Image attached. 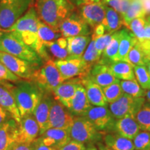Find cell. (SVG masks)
Wrapping results in <instances>:
<instances>
[{"label": "cell", "mask_w": 150, "mask_h": 150, "mask_svg": "<svg viewBox=\"0 0 150 150\" xmlns=\"http://www.w3.org/2000/svg\"><path fill=\"white\" fill-rule=\"evenodd\" d=\"M35 7L31 6L27 12L17 20L16 23L6 31L18 36L28 46L32 48L42 59H50L47 52L40 45L38 36V24L39 21Z\"/></svg>", "instance_id": "1"}, {"label": "cell", "mask_w": 150, "mask_h": 150, "mask_svg": "<svg viewBox=\"0 0 150 150\" xmlns=\"http://www.w3.org/2000/svg\"><path fill=\"white\" fill-rule=\"evenodd\" d=\"M15 83L8 82V86L14 96L21 117L33 114L40 102L45 92L31 80L21 79Z\"/></svg>", "instance_id": "2"}, {"label": "cell", "mask_w": 150, "mask_h": 150, "mask_svg": "<svg viewBox=\"0 0 150 150\" xmlns=\"http://www.w3.org/2000/svg\"><path fill=\"white\" fill-rule=\"evenodd\" d=\"M35 8L40 20L58 29L60 23L72 14L73 6L69 0H36Z\"/></svg>", "instance_id": "3"}, {"label": "cell", "mask_w": 150, "mask_h": 150, "mask_svg": "<svg viewBox=\"0 0 150 150\" xmlns=\"http://www.w3.org/2000/svg\"><path fill=\"white\" fill-rule=\"evenodd\" d=\"M0 52L16 56L37 65H40L42 62V58L32 48L13 33L8 31H3L0 35Z\"/></svg>", "instance_id": "4"}, {"label": "cell", "mask_w": 150, "mask_h": 150, "mask_svg": "<svg viewBox=\"0 0 150 150\" xmlns=\"http://www.w3.org/2000/svg\"><path fill=\"white\" fill-rule=\"evenodd\" d=\"M33 0H0V29L6 31L32 6Z\"/></svg>", "instance_id": "5"}, {"label": "cell", "mask_w": 150, "mask_h": 150, "mask_svg": "<svg viewBox=\"0 0 150 150\" xmlns=\"http://www.w3.org/2000/svg\"><path fill=\"white\" fill-rule=\"evenodd\" d=\"M31 81H33L44 92L50 93L65 80L56 66L55 61L50 59L45 62L42 66L38 67Z\"/></svg>", "instance_id": "6"}, {"label": "cell", "mask_w": 150, "mask_h": 150, "mask_svg": "<svg viewBox=\"0 0 150 150\" xmlns=\"http://www.w3.org/2000/svg\"><path fill=\"white\" fill-rule=\"evenodd\" d=\"M71 140L81 143L92 144L99 142L102 135L95 126L84 116H76L70 129Z\"/></svg>", "instance_id": "7"}, {"label": "cell", "mask_w": 150, "mask_h": 150, "mask_svg": "<svg viewBox=\"0 0 150 150\" xmlns=\"http://www.w3.org/2000/svg\"><path fill=\"white\" fill-rule=\"evenodd\" d=\"M145 97H133L123 93L115 102L109 104L108 108L115 120L120 119L127 115L136 116L143 104L145 103Z\"/></svg>", "instance_id": "8"}, {"label": "cell", "mask_w": 150, "mask_h": 150, "mask_svg": "<svg viewBox=\"0 0 150 150\" xmlns=\"http://www.w3.org/2000/svg\"><path fill=\"white\" fill-rule=\"evenodd\" d=\"M0 62L11 72L24 80H32L34 72L39 67V65L2 52H0Z\"/></svg>", "instance_id": "9"}, {"label": "cell", "mask_w": 150, "mask_h": 150, "mask_svg": "<svg viewBox=\"0 0 150 150\" xmlns=\"http://www.w3.org/2000/svg\"><path fill=\"white\" fill-rule=\"evenodd\" d=\"M55 63L65 81L74 78L84 79L92 68L82 58L67 57L64 60L55 61Z\"/></svg>", "instance_id": "10"}, {"label": "cell", "mask_w": 150, "mask_h": 150, "mask_svg": "<svg viewBox=\"0 0 150 150\" xmlns=\"http://www.w3.org/2000/svg\"><path fill=\"white\" fill-rule=\"evenodd\" d=\"M74 118V115L69 110L54 97L50 108L47 129L55 128L70 130Z\"/></svg>", "instance_id": "11"}, {"label": "cell", "mask_w": 150, "mask_h": 150, "mask_svg": "<svg viewBox=\"0 0 150 150\" xmlns=\"http://www.w3.org/2000/svg\"><path fill=\"white\" fill-rule=\"evenodd\" d=\"M99 131L112 130L115 119L108 106H91L84 115Z\"/></svg>", "instance_id": "12"}, {"label": "cell", "mask_w": 150, "mask_h": 150, "mask_svg": "<svg viewBox=\"0 0 150 150\" xmlns=\"http://www.w3.org/2000/svg\"><path fill=\"white\" fill-rule=\"evenodd\" d=\"M91 27L84 20L75 14H71L62 21L58 29L62 36L70 38L79 35H89L91 33Z\"/></svg>", "instance_id": "13"}, {"label": "cell", "mask_w": 150, "mask_h": 150, "mask_svg": "<svg viewBox=\"0 0 150 150\" xmlns=\"http://www.w3.org/2000/svg\"><path fill=\"white\" fill-rule=\"evenodd\" d=\"M40 136V128L33 114L22 116L18 124L16 142L32 143Z\"/></svg>", "instance_id": "14"}, {"label": "cell", "mask_w": 150, "mask_h": 150, "mask_svg": "<svg viewBox=\"0 0 150 150\" xmlns=\"http://www.w3.org/2000/svg\"><path fill=\"white\" fill-rule=\"evenodd\" d=\"M80 83L81 79L79 78L64 81L52 92L54 99L69 109L74 97L78 84Z\"/></svg>", "instance_id": "15"}, {"label": "cell", "mask_w": 150, "mask_h": 150, "mask_svg": "<svg viewBox=\"0 0 150 150\" xmlns=\"http://www.w3.org/2000/svg\"><path fill=\"white\" fill-rule=\"evenodd\" d=\"M42 144L56 150L66 145L71 140L70 130L62 129H49L38 138Z\"/></svg>", "instance_id": "16"}, {"label": "cell", "mask_w": 150, "mask_h": 150, "mask_svg": "<svg viewBox=\"0 0 150 150\" xmlns=\"http://www.w3.org/2000/svg\"><path fill=\"white\" fill-rule=\"evenodd\" d=\"M80 16L91 28L102 24L105 18L104 3H93L81 6Z\"/></svg>", "instance_id": "17"}, {"label": "cell", "mask_w": 150, "mask_h": 150, "mask_svg": "<svg viewBox=\"0 0 150 150\" xmlns=\"http://www.w3.org/2000/svg\"><path fill=\"white\" fill-rule=\"evenodd\" d=\"M85 78L88 79L102 88L119 81L112 74L108 65L101 64L99 63H96L92 67L88 76Z\"/></svg>", "instance_id": "18"}, {"label": "cell", "mask_w": 150, "mask_h": 150, "mask_svg": "<svg viewBox=\"0 0 150 150\" xmlns=\"http://www.w3.org/2000/svg\"><path fill=\"white\" fill-rule=\"evenodd\" d=\"M54 97L50 93L45 92L40 102L38 105L33 115L40 128V136L47 130L50 108Z\"/></svg>", "instance_id": "19"}, {"label": "cell", "mask_w": 150, "mask_h": 150, "mask_svg": "<svg viewBox=\"0 0 150 150\" xmlns=\"http://www.w3.org/2000/svg\"><path fill=\"white\" fill-rule=\"evenodd\" d=\"M0 106L7 110L11 117L19 123L21 115L17 106L14 96L9 88L8 81H0Z\"/></svg>", "instance_id": "20"}, {"label": "cell", "mask_w": 150, "mask_h": 150, "mask_svg": "<svg viewBox=\"0 0 150 150\" xmlns=\"http://www.w3.org/2000/svg\"><path fill=\"white\" fill-rule=\"evenodd\" d=\"M112 130L116 134L133 140L140 132V128L136 120V116L127 115L120 119L115 120Z\"/></svg>", "instance_id": "21"}, {"label": "cell", "mask_w": 150, "mask_h": 150, "mask_svg": "<svg viewBox=\"0 0 150 150\" xmlns=\"http://www.w3.org/2000/svg\"><path fill=\"white\" fill-rule=\"evenodd\" d=\"M18 123L12 117L0 127V150H11L17 140Z\"/></svg>", "instance_id": "22"}, {"label": "cell", "mask_w": 150, "mask_h": 150, "mask_svg": "<svg viewBox=\"0 0 150 150\" xmlns=\"http://www.w3.org/2000/svg\"><path fill=\"white\" fill-rule=\"evenodd\" d=\"M92 105L88 99L85 88L81 84V82L78 84L76 93L71 103L69 111L75 116H84Z\"/></svg>", "instance_id": "23"}, {"label": "cell", "mask_w": 150, "mask_h": 150, "mask_svg": "<svg viewBox=\"0 0 150 150\" xmlns=\"http://www.w3.org/2000/svg\"><path fill=\"white\" fill-rule=\"evenodd\" d=\"M81 84L85 88L86 95L92 106H107L108 102L104 96L102 88L97 84L93 83L88 79H81Z\"/></svg>", "instance_id": "24"}, {"label": "cell", "mask_w": 150, "mask_h": 150, "mask_svg": "<svg viewBox=\"0 0 150 150\" xmlns=\"http://www.w3.org/2000/svg\"><path fill=\"white\" fill-rule=\"evenodd\" d=\"M91 40V36L90 35H79L67 38L68 57L82 58Z\"/></svg>", "instance_id": "25"}, {"label": "cell", "mask_w": 150, "mask_h": 150, "mask_svg": "<svg viewBox=\"0 0 150 150\" xmlns=\"http://www.w3.org/2000/svg\"><path fill=\"white\" fill-rule=\"evenodd\" d=\"M120 39V31H115L112 33V40L102 54L99 62V63L109 65L112 63L117 61Z\"/></svg>", "instance_id": "26"}, {"label": "cell", "mask_w": 150, "mask_h": 150, "mask_svg": "<svg viewBox=\"0 0 150 150\" xmlns=\"http://www.w3.org/2000/svg\"><path fill=\"white\" fill-rule=\"evenodd\" d=\"M103 140L104 145L112 150H135L132 140L116 133L105 135Z\"/></svg>", "instance_id": "27"}, {"label": "cell", "mask_w": 150, "mask_h": 150, "mask_svg": "<svg viewBox=\"0 0 150 150\" xmlns=\"http://www.w3.org/2000/svg\"><path fill=\"white\" fill-rule=\"evenodd\" d=\"M104 7L106 14L102 24L104 25L106 31L108 33H112L119 31L122 26L124 27L123 18L111 7L106 4H104Z\"/></svg>", "instance_id": "28"}, {"label": "cell", "mask_w": 150, "mask_h": 150, "mask_svg": "<svg viewBox=\"0 0 150 150\" xmlns=\"http://www.w3.org/2000/svg\"><path fill=\"white\" fill-rule=\"evenodd\" d=\"M138 39L134 33L127 29L120 30L119 51L117 54V61H125L127 56L131 48L138 42Z\"/></svg>", "instance_id": "29"}, {"label": "cell", "mask_w": 150, "mask_h": 150, "mask_svg": "<svg viewBox=\"0 0 150 150\" xmlns=\"http://www.w3.org/2000/svg\"><path fill=\"white\" fill-rule=\"evenodd\" d=\"M38 36L41 47L46 50L45 45L57 40L58 38L62 37V34L58 29L50 27L39 20L38 24Z\"/></svg>", "instance_id": "30"}, {"label": "cell", "mask_w": 150, "mask_h": 150, "mask_svg": "<svg viewBox=\"0 0 150 150\" xmlns=\"http://www.w3.org/2000/svg\"><path fill=\"white\" fill-rule=\"evenodd\" d=\"M47 52H49L56 61L64 60L69 56L67 51V40L66 38L61 37L57 40L45 45Z\"/></svg>", "instance_id": "31"}, {"label": "cell", "mask_w": 150, "mask_h": 150, "mask_svg": "<svg viewBox=\"0 0 150 150\" xmlns=\"http://www.w3.org/2000/svg\"><path fill=\"white\" fill-rule=\"evenodd\" d=\"M110 67L112 74L119 80H136L134 67L125 61H116L112 63Z\"/></svg>", "instance_id": "32"}, {"label": "cell", "mask_w": 150, "mask_h": 150, "mask_svg": "<svg viewBox=\"0 0 150 150\" xmlns=\"http://www.w3.org/2000/svg\"><path fill=\"white\" fill-rule=\"evenodd\" d=\"M145 16L146 13L144 10L142 0H132L129 10L123 17L124 27L128 29L129 24L133 20L138 18H145Z\"/></svg>", "instance_id": "33"}, {"label": "cell", "mask_w": 150, "mask_h": 150, "mask_svg": "<svg viewBox=\"0 0 150 150\" xmlns=\"http://www.w3.org/2000/svg\"><path fill=\"white\" fill-rule=\"evenodd\" d=\"M120 83L124 93H126L135 98L145 96L146 91L140 87L136 80H122L120 81Z\"/></svg>", "instance_id": "34"}, {"label": "cell", "mask_w": 150, "mask_h": 150, "mask_svg": "<svg viewBox=\"0 0 150 150\" xmlns=\"http://www.w3.org/2000/svg\"><path fill=\"white\" fill-rule=\"evenodd\" d=\"M125 62L129 63L133 67L145 66L146 62L145 56L140 46L139 41H138L136 44L131 49L127 54Z\"/></svg>", "instance_id": "35"}, {"label": "cell", "mask_w": 150, "mask_h": 150, "mask_svg": "<svg viewBox=\"0 0 150 150\" xmlns=\"http://www.w3.org/2000/svg\"><path fill=\"white\" fill-rule=\"evenodd\" d=\"M140 130L150 132V102L145 103L136 115Z\"/></svg>", "instance_id": "36"}, {"label": "cell", "mask_w": 150, "mask_h": 150, "mask_svg": "<svg viewBox=\"0 0 150 150\" xmlns=\"http://www.w3.org/2000/svg\"><path fill=\"white\" fill-rule=\"evenodd\" d=\"M95 39L91 35V42L86 48V51L82 56V59L86 62L90 67H93L94 65L98 63L100 60L101 55H99L98 52L97 51L95 45Z\"/></svg>", "instance_id": "37"}, {"label": "cell", "mask_w": 150, "mask_h": 150, "mask_svg": "<svg viewBox=\"0 0 150 150\" xmlns=\"http://www.w3.org/2000/svg\"><path fill=\"white\" fill-rule=\"evenodd\" d=\"M120 81V80L102 88L104 96L106 97L108 104H110V103L115 102L124 93L122 90Z\"/></svg>", "instance_id": "38"}, {"label": "cell", "mask_w": 150, "mask_h": 150, "mask_svg": "<svg viewBox=\"0 0 150 150\" xmlns=\"http://www.w3.org/2000/svg\"><path fill=\"white\" fill-rule=\"evenodd\" d=\"M146 20L145 18H138L133 20L129 24L128 29L131 30L139 42H143L145 39V27Z\"/></svg>", "instance_id": "39"}, {"label": "cell", "mask_w": 150, "mask_h": 150, "mask_svg": "<svg viewBox=\"0 0 150 150\" xmlns=\"http://www.w3.org/2000/svg\"><path fill=\"white\" fill-rule=\"evenodd\" d=\"M134 74L136 81L142 89L147 91L150 89V74L146 66H134Z\"/></svg>", "instance_id": "40"}, {"label": "cell", "mask_w": 150, "mask_h": 150, "mask_svg": "<svg viewBox=\"0 0 150 150\" xmlns=\"http://www.w3.org/2000/svg\"><path fill=\"white\" fill-rule=\"evenodd\" d=\"M132 140L136 150H150V132L149 131H140Z\"/></svg>", "instance_id": "41"}, {"label": "cell", "mask_w": 150, "mask_h": 150, "mask_svg": "<svg viewBox=\"0 0 150 150\" xmlns=\"http://www.w3.org/2000/svg\"><path fill=\"white\" fill-rule=\"evenodd\" d=\"M131 1L132 0H104L103 3L113 8L123 18L130 7Z\"/></svg>", "instance_id": "42"}, {"label": "cell", "mask_w": 150, "mask_h": 150, "mask_svg": "<svg viewBox=\"0 0 150 150\" xmlns=\"http://www.w3.org/2000/svg\"><path fill=\"white\" fill-rule=\"evenodd\" d=\"M112 33H106V34L103 35L102 36L98 38H95L93 36V38H95V48H96L97 51L98 52L99 55L102 56L103 52L104 51V50L106 48V47L109 45L110 41L112 40Z\"/></svg>", "instance_id": "43"}, {"label": "cell", "mask_w": 150, "mask_h": 150, "mask_svg": "<svg viewBox=\"0 0 150 150\" xmlns=\"http://www.w3.org/2000/svg\"><path fill=\"white\" fill-rule=\"evenodd\" d=\"M21 80V79L12 73L5 65L0 62V81L16 83Z\"/></svg>", "instance_id": "44"}, {"label": "cell", "mask_w": 150, "mask_h": 150, "mask_svg": "<svg viewBox=\"0 0 150 150\" xmlns=\"http://www.w3.org/2000/svg\"><path fill=\"white\" fill-rule=\"evenodd\" d=\"M86 147L83 143L71 140L66 145L60 148L59 150H86Z\"/></svg>", "instance_id": "45"}, {"label": "cell", "mask_w": 150, "mask_h": 150, "mask_svg": "<svg viewBox=\"0 0 150 150\" xmlns=\"http://www.w3.org/2000/svg\"><path fill=\"white\" fill-rule=\"evenodd\" d=\"M139 43L145 56L146 63L150 62V40H145L143 42H139Z\"/></svg>", "instance_id": "46"}, {"label": "cell", "mask_w": 150, "mask_h": 150, "mask_svg": "<svg viewBox=\"0 0 150 150\" xmlns=\"http://www.w3.org/2000/svg\"><path fill=\"white\" fill-rule=\"evenodd\" d=\"M11 150H34V142L32 143H18L16 142Z\"/></svg>", "instance_id": "47"}, {"label": "cell", "mask_w": 150, "mask_h": 150, "mask_svg": "<svg viewBox=\"0 0 150 150\" xmlns=\"http://www.w3.org/2000/svg\"><path fill=\"white\" fill-rule=\"evenodd\" d=\"M105 28L102 24H99L96 27L93 28V32L92 33V36L95 38H98L105 34Z\"/></svg>", "instance_id": "48"}, {"label": "cell", "mask_w": 150, "mask_h": 150, "mask_svg": "<svg viewBox=\"0 0 150 150\" xmlns=\"http://www.w3.org/2000/svg\"><path fill=\"white\" fill-rule=\"evenodd\" d=\"M10 118H11V116L9 112L0 106V127Z\"/></svg>", "instance_id": "49"}, {"label": "cell", "mask_w": 150, "mask_h": 150, "mask_svg": "<svg viewBox=\"0 0 150 150\" xmlns=\"http://www.w3.org/2000/svg\"><path fill=\"white\" fill-rule=\"evenodd\" d=\"M33 142H34V150H56L53 147L42 144L38 140V138Z\"/></svg>", "instance_id": "50"}, {"label": "cell", "mask_w": 150, "mask_h": 150, "mask_svg": "<svg viewBox=\"0 0 150 150\" xmlns=\"http://www.w3.org/2000/svg\"><path fill=\"white\" fill-rule=\"evenodd\" d=\"M76 4L79 6L90 4L93 3H99L101 2V0H75Z\"/></svg>", "instance_id": "51"}, {"label": "cell", "mask_w": 150, "mask_h": 150, "mask_svg": "<svg viewBox=\"0 0 150 150\" xmlns=\"http://www.w3.org/2000/svg\"><path fill=\"white\" fill-rule=\"evenodd\" d=\"M145 40H150V22L147 20L145 27Z\"/></svg>", "instance_id": "52"}, {"label": "cell", "mask_w": 150, "mask_h": 150, "mask_svg": "<svg viewBox=\"0 0 150 150\" xmlns=\"http://www.w3.org/2000/svg\"><path fill=\"white\" fill-rule=\"evenodd\" d=\"M142 1L146 15L150 14V0H142Z\"/></svg>", "instance_id": "53"}, {"label": "cell", "mask_w": 150, "mask_h": 150, "mask_svg": "<svg viewBox=\"0 0 150 150\" xmlns=\"http://www.w3.org/2000/svg\"><path fill=\"white\" fill-rule=\"evenodd\" d=\"M97 147L98 150H112L111 149H110V148H108V147H106V145H104V143H102V142H97Z\"/></svg>", "instance_id": "54"}, {"label": "cell", "mask_w": 150, "mask_h": 150, "mask_svg": "<svg viewBox=\"0 0 150 150\" xmlns=\"http://www.w3.org/2000/svg\"><path fill=\"white\" fill-rule=\"evenodd\" d=\"M86 150H98V149H97L96 146H95L93 144H92V145H88V147H86Z\"/></svg>", "instance_id": "55"}, {"label": "cell", "mask_w": 150, "mask_h": 150, "mask_svg": "<svg viewBox=\"0 0 150 150\" xmlns=\"http://www.w3.org/2000/svg\"><path fill=\"white\" fill-rule=\"evenodd\" d=\"M145 97H147V99L148 101V102H150V89L146 91V93H145Z\"/></svg>", "instance_id": "56"}, {"label": "cell", "mask_w": 150, "mask_h": 150, "mask_svg": "<svg viewBox=\"0 0 150 150\" xmlns=\"http://www.w3.org/2000/svg\"><path fill=\"white\" fill-rule=\"evenodd\" d=\"M145 66H146V67H147V70L148 71V72H149V74H150V62H148V63H146Z\"/></svg>", "instance_id": "57"}, {"label": "cell", "mask_w": 150, "mask_h": 150, "mask_svg": "<svg viewBox=\"0 0 150 150\" xmlns=\"http://www.w3.org/2000/svg\"><path fill=\"white\" fill-rule=\"evenodd\" d=\"M2 32H3V31H1V29H0V35H1V34L2 33Z\"/></svg>", "instance_id": "58"}, {"label": "cell", "mask_w": 150, "mask_h": 150, "mask_svg": "<svg viewBox=\"0 0 150 150\" xmlns=\"http://www.w3.org/2000/svg\"><path fill=\"white\" fill-rule=\"evenodd\" d=\"M147 20H148V21H149V22H150V16L149 17V18H148V19H147Z\"/></svg>", "instance_id": "59"}, {"label": "cell", "mask_w": 150, "mask_h": 150, "mask_svg": "<svg viewBox=\"0 0 150 150\" xmlns=\"http://www.w3.org/2000/svg\"><path fill=\"white\" fill-rule=\"evenodd\" d=\"M135 150H136V149H135Z\"/></svg>", "instance_id": "60"}]
</instances>
